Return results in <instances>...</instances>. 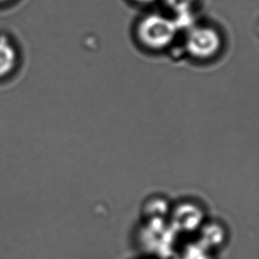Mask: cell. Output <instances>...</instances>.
<instances>
[{
  "label": "cell",
  "instance_id": "cell-1",
  "mask_svg": "<svg viewBox=\"0 0 259 259\" xmlns=\"http://www.w3.org/2000/svg\"><path fill=\"white\" fill-rule=\"evenodd\" d=\"M180 28L173 16L153 12L143 15L135 24L137 45L148 53H161L175 42Z\"/></svg>",
  "mask_w": 259,
  "mask_h": 259
},
{
  "label": "cell",
  "instance_id": "cell-2",
  "mask_svg": "<svg viewBox=\"0 0 259 259\" xmlns=\"http://www.w3.org/2000/svg\"><path fill=\"white\" fill-rule=\"evenodd\" d=\"M224 36L221 30L209 23L192 22L185 28L183 54L196 63H208L215 60L224 49Z\"/></svg>",
  "mask_w": 259,
  "mask_h": 259
},
{
  "label": "cell",
  "instance_id": "cell-3",
  "mask_svg": "<svg viewBox=\"0 0 259 259\" xmlns=\"http://www.w3.org/2000/svg\"><path fill=\"white\" fill-rule=\"evenodd\" d=\"M178 236L168 219H147L139 229L138 242L148 255L167 259L175 251Z\"/></svg>",
  "mask_w": 259,
  "mask_h": 259
},
{
  "label": "cell",
  "instance_id": "cell-4",
  "mask_svg": "<svg viewBox=\"0 0 259 259\" xmlns=\"http://www.w3.org/2000/svg\"><path fill=\"white\" fill-rule=\"evenodd\" d=\"M168 222L178 235L191 234L204 223L202 207L193 201H182L171 206Z\"/></svg>",
  "mask_w": 259,
  "mask_h": 259
},
{
  "label": "cell",
  "instance_id": "cell-5",
  "mask_svg": "<svg viewBox=\"0 0 259 259\" xmlns=\"http://www.w3.org/2000/svg\"><path fill=\"white\" fill-rule=\"evenodd\" d=\"M198 232L197 241L211 252L221 248L227 239L226 229L219 222H204Z\"/></svg>",
  "mask_w": 259,
  "mask_h": 259
},
{
  "label": "cell",
  "instance_id": "cell-6",
  "mask_svg": "<svg viewBox=\"0 0 259 259\" xmlns=\"http://www.w3.org/2000/svg\"><path fill=\"white\" fill-rule=\"evenodd\" d=\"M169 10L172 12L179 28H186L192 23L191 13L196 0H164Z\"/></svg>",
  "mask_w": 259,
  "mask_h": 259
},
{
  "label": "cell",
  "instance_id": "cell-7",
  "mask_svg": "<svg viewBox=\"0 0 259 259\" xmlns=\"http://www.w3.org/2000/svg\"><path fill=\"white\" fill-rule=\"evenodd\" d=\"M171 205L166 198L160 195L149 197L143 204V214L147 219H168Z\"/></svg>",
  "mask_w": 259,
  "mask_h": 259
},
{
  "label": "cell",
  "instance_id": "cell-8",
  "mask_svg": "<svg viewBox=\"0 0 259 259\" xmlns=\"http://www.w3.org/2000/svg\"><path fill=\"white\" fill-rule=\"evenodd\" d=\"M15 61L16 53L14 48L5 37H0V77L12 70Z\"/></svg>",
  "mask_w": 259,
  "mask_h": 259
},
{
  "label": "cell",
  "instance_id": "cell-9",
  "mask_svg": "<svg viewBox=\"0 0 259 259\" xmlns=\"http://www.w3.org/2000/svg\"><path fill=\"white\" fill-rule=\"evenodd\" d=\"M179 259H212V252L196 240L181 250Z\"/></svg>",
  "mask_w": 259,
  "mask_h": 259
},
{
  "label": "cell",
  "instance_id": "cell-10",
  "mask_svg": "<svg viewBox=\"0 0 259 259\" xmlns=\"http://www.w3.org/2000/svg\"><path fill=\"white\" fill-rule=\"evenodd\" d=\"M134 3H136V4H138V5H144V6H146V5H150V4H152V3H154L155 1H157V0H132Z\"/></svg>",
  "mask_w": 259,
  "mask_h": 259
},
{
  "label": "cell",
  "instance_id": "cell-11",
  "mask_svg": "<svg viewBox=\"0 0 259 259\" xmlns=\"http://www.w3.org/2000/svg\"><path fill=\"white\" fill-rule=\"evenodd\" d=\"M4 1H7V0H0V2H4Z\"/></svg>",
  "mask_w": 259,
  "mask_h": 259
}]
</instances>
